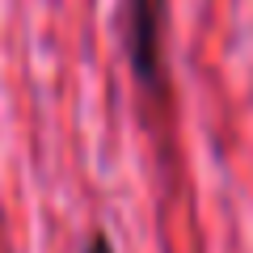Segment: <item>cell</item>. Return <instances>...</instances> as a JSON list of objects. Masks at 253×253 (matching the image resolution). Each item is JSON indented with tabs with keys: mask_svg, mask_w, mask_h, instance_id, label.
<instances>
[{
	"mask_svg": "<svg viewBox=\"0 0 253 253\" xmlns=\"http://www.w3.org/2000/svg\"><path fill=\"white\" fill-rule=\"evenodd\" d=\"M84 253H114V249H110V241H106V236L97 232V236H93L89 245H84Z\"/></svg>",
	"mask_w": 253,
	"mask_h": 253,
	"instance_id": "2",
	"label": "cell"
},
{
	"mask_svg": "<svg viewBox=\"0 0 253 253\" xmlns=\"http://www.w3.org/2000/svg\"><path fill=\"white\" fill-rule=\"evenodd\" d=\"M118 38L126 63L144 89H161L165 81V0H123Z\"/></svg>",
	"mask_w": 253,
	"mask_h": 253,
	"instance_id": "1",
	"label": "cell"
}]
</instances>
